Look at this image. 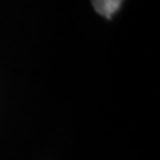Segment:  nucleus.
<instances>
[{
    "label": "nucleus",
    "mask_w": 160,
    "mask_h": 160,
    "mask_svg": "<svg viewBox=\"0 0 160 160\" xmlns=\"http://www.w3.org/2000/svg\"><path fill=\"white\" fill-rule=\"evenodd\" d=\"M92 6L100 16L111 19L122 6L123 0H91Z\"/></svg>",
    "instance_id": "obj_1"
}]
</instances>
